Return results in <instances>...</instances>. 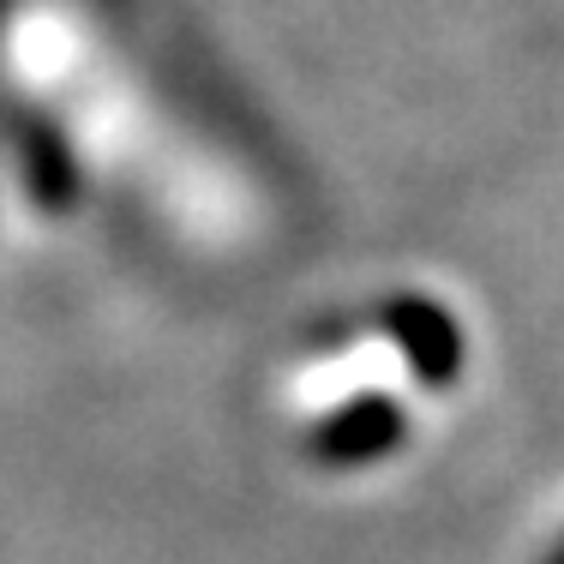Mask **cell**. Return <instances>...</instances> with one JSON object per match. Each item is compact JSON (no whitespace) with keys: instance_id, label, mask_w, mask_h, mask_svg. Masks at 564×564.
Returning a JSON list of instances; mask_svg holds the SVG:
<instances>
[{"instance_id":"cell-1","label":"cell","mask_w":564,"mask_h":564,"mask_svg":"<svg viewBox=\"0 0 564 564\" xmlns=\"http://www.w3.org/2000/svg\"><path fill=\"white\" fill-rule=\"evenodd\" d=\"M553 564H564V553H558V558H553Z\"/></svg>"}]
</instances>
